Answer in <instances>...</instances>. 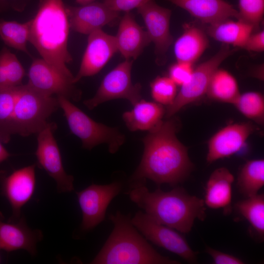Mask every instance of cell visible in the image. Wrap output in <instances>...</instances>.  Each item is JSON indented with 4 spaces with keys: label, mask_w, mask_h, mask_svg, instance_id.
<instances>
[{
    "label": "cell",
    "mask_w": 264,
    "mask_h": 264,
    "mask_svg": "<svg viewBox=\"0 0 264 264\" xmlns=\"http://www.w3.org/2000/svg\"><path fill=\"white\" fill-rule=\"evenodd\" d=\"M162 122L143 138L144 151L141 161L132 176L130 185L146 183V179L158 187L172 186L183 181L194 168L187 148L178 140V124L175 118Z\"/></svg>",
    "instance_id": "cell-1"
},
{
    "label": "cell",
    "mask_w": 264,
    "mask_h": 264,
    "mask_svg": "<svg viewBox=\"0 0 264 264\" xmlns=\"http://www.w3.org/2000/svg\"><path fill=\"white\" fill-rule=\"evenodd\" d=\"M129 195L153 220L182 233L191 231L196 219L203 221L206 217L204 200L190 195L182 187L165 192L158 187L150 192L145 184H138Z\"/></svg>",
    "instance_id": "cell-2"
},
{
    "label": "cell",
    "mask_w": 264,
    "mask_h": 264,
    "mask_svg": "<svg viewBox=\"0 0 264 264\" xmlns=\"http://www.w3.org/2000/svg\"><path fill=\"white\" fill-rule=\"evenodd\" d=\"M69 29L63 0H40L31 19L29 42L48 64L73 81L74 76L66 66L72 61L67 48Z\"/></svg>",
    "instance_id": "cell-3"
},
{
    "label": "cell",
    "mask_w": 264,
    "mask_h": 264,
    "mask_svg": "<svg viewBox=\"0 0 264 264\" xmlns=\"http://www.w3.org/2000/svg\"><path fill=\"white\" fill-rule=\"evenodd\" d=\"M113 229L92 264H178L161 255L137 231L131 215L117 211L109 216Z\"/></svg>",
    "instance_id": "cell-4"
},
{
    "label": "cell",
    "mask_w": 264,
    "mask_h": 264,
    "mask_svg": "<svg viewBox=\"0 0 264 264\" xmlns=\"http://www.w3.org/2000/svg\"><path fill=\"white\" fill-rule=\"evenodd\" d=\"M59 107L57 97L43 93L27 84L18 86L13 112V134L26 137L37 134Z\"/></svg>",
    "instance_id": "cell-5"
},
{
    "label": "cell",
    "mask_w": 264,
    "mask_h": 264,
    "mask_svg": "<svg viewBox=\"0 0 264 264\" xmlns=\"http://www.w3.org/2000/svg\"><path fill=\"white\" fill-rule=\"evenodd\" d=\"M57 97L71 132L81 140L83 148L90 150L106 144L109 152L114 154L124 143L125 136L117 128L94 121L71 100L63 96Z\"/></svg>",
    "instance_id": "cell-6"
},
{
    "label": "cell",
    "mask_w": 264,
    "mask_h": 264,
    "mask_svg": "<svg viewBox=\"0 0 264 264\" xmlns=\"http://www.w3.org/2000/svg\"><path fill=\"white\" fill-rule=\"evenodd\" d=\"M236 49L227 44L222 45L213 57L194 69L189 81L181 86L172 104L167 107L165 116L172 117L184 106L196 101L206 93L210 79L220 65Z\"/></svg>",
    "instance_id": "cell-7"
},
{
    "label": "cell",
    "mask_w": 264,
    "mask_h": 264,
    "mask_svg": "<svg viewBox=\"0 0 264 264\" xmlns=\"http://www.w3.org/2000/svg\"><path fill=\"white\" fill-rule=\"evenodd\" d=\"M132 61L125 60L109 72L94 96L84 101V105L92 110L111 100L125 99L133 105L141 99V85L132 81Z\"/></svg>",
    "instance_id": "cell-8"
},
{
    "label": "cell",
    "mask_w": 264,
    "mask_h": 264,
    "mask_svg": "<svg viewBox=\"0 0 264 264\" xmlns=\"http://www.w3.org/2000/svg\"><path fill=\"white\" fill-rule=\"evenodd\" d=\"M57 125L48 122L37 134V147L35 154L40 166L56 182L59 192L74 190V177L65 171L60 151L54 132Z\"/></svg>",
    "instance_id": "cell-9"
},
{
    "label": "cell",
    "mask_w": 264,
    "mask_h": 264,
    "mask_svg": "<svg viewBox=\"0 0 264 264\" xmlns=\"http://www.w3.org/2000/svg\"><path fill=\"white\" fill-rule=\"evenodd\" d=\"M131 221L146 240L188 262H197V253L191 249L185 238L175 229L154 221L141 211L135 213Z\"/></svg>",
    "instance_id": "cell-10"
},
{
    "label": "cell",
    "mask_w": 264,
    "mask_h": 264,
    "mask_svg": "<svg viewBox=\"0 0 264 264\" xmlns=\"http://www.w3.org/2000/svg\"><path fill=\"white\" fill-rule=\"evenodd\" d=\"M122 189V184L115 181L106 185L93 183L81 191L76 192L82 213V230H90L105 220L109 205Z\"/></svg>",
    "instance_id": "cell-11"
},
{
    "label": "cell",
    "mask_w": 264,
    "mask_h": 264,
    "mask_svg": "<svg viewBox=\"0 0 264 264\" xmlns=\"http://www.w3.org/2000/svg\"><path fill=\"white\" fill-rule=\"evenodd\" d=\"M28 78V85L45 94L63 96L74 101L81 98L82 92L72 80L60 73L42 58L33 61Z\"/></svg>",
    "instance_id": "cell-12"
},
{
    "label": "cell",
    "mask_w": 264,
    "mask_h": 264,
    "mask_svg": "<svg viewBox=\"0 0 264 264\" xmlns=\"http://www.w3.org/2000/svg\"><path fill=\"white\" fill-rule=\"evenodd\" d=\"M137 9L144 20L151 42L154 44L156 63L158 65H163L166 53L174 40L170 31L172 11L158 5L154 0Z\"/></svg>",
    "instance_id": "cell-13"
},
{
    "label": "cell",
    "mask_w": 264,
    "mask_h": 264,
    "mask_svg": "<svg viewBox=\"0 0 264 264\" xmlns=\"http://www.w3.org/2000/svg\"><path fill=\"white\" fill-rule=\"evenodd\" d=\"M115 37L102 29L88 35V44L77 74L74 76V84L85 77L98 73L118 52Z\"/></svg>",
    "instance_id": "cell-14"
},
{
    "label": "cell",
    "mask_w": 264,
    "mask_h": 264,
    "mask_svg": "<svg viewBox=\"0 0 264 264\" xmlns=\"http://www.w3.org/2000/svg\"><path fill=\"white\" fill-rule=\"evenodd\" d=\"M65 9L70 28L86 35L113 22L120 13L103 2L94 1L79 6L65 5Z\"/></svg>",
    "instance_id": "cell-15"
},
{
    "label": "cell",
    "mask_w": 264,
    "mask_h": 264,
    "mask_svg": "<svg viewBox=\"0 0 264 264\" xmlns=\"http://www.w3.org/2000/svg\"><path fill=\"white\" fill-rule=\"evenodd\" d=\"M35 164L13 171L1 181V190L12 209L9 220L21 218L22 207L32 197L36 186Z\"/></svg>",
    "instance_id": "cell-16"
},
{
    "label": "cell",
    "mask_w": 264,
    "mask_h": 264,
    "mask_svg": "<svg viewBox=\"0 0 264 264\" xmlns=\"http://www.w3.org/2000/svg\"><path fill=\"white\" fill-rule=\"evenodd\" d=\"M250 122L228 125L217 132L208 141L207 162L229 157L239 151L255 131Z\"/></svg>",
    "instance_id": "cell-17"
},
{
    "label": "cell",
    "mask_w": 264,
    "mask_h": 264,
    "mask_svg": "<svg viewBox=\"0 0 264 264\" xmlns=\"http://www.w3.org/2000/svg\"><path fill=\"white\" fill-rule=\"evenodd\" d=\"M42 238V231L30 229L23 217L15 221H5L0 211V249L7 252L23 249L34 255L37 242Z\"/></svg>",
    "instance_id": "cell-18"
},
{
    "label": "cell",
    "mask_w": 264,
    "mask_h": 264,
    "mask_svg": "<svg viewBox=\"0 0 264 264\" xmlns=\"http://www.w3.org/2000/svg\"><path fill=\"white\" fill-rule=\"evenodd\" d=\"M118 50L125 60L136 59L151 41L147 31L136 22L131 12L121 18L116 35Z\"/></svg>",
    "instance_id": "cell-19"
},
{
    "label": "cell",
    "mask_w": 264,
    "mask_h": 264,
    "mask_svg": "<svg viewBox=\"0 0 264 264\" xmlns=\"http://www.w3.org/2000/svg\"><path fill=\"white\" fill-rule=\"evenodd\" d=\"M185 10L192 16L209 25L235 18L239 13L234 6L224 0H166Z\"/></svg>",
    "instance_id": "cell-20"
},
{
    "label": "cell",
    "mask_w": 264,
    "mask_h": 264,
    "mask_svg": "<svg viewBox=\"0 0 264 264\" xmlns=\"http://www.w3.org/2000/svg\"><path fill=\"white\" fill-rule=\"evenodd\" d=\"M233 175L225 167L217 168L206 183L204 203L212 209H222L227 214L231 212L232 185Z\"/></svg>",
    "instance_id": "cell-21"
},
{
    "label": "cell",
    "mask_w": 264,
    "mask_h": 264,
    "mask_svg": "<svg viewBox=\"0 0 264 264\" xmlns=\"http://www.w3.org/2000/svg\"><path fill=\"white\" fill-rule=\"evenodd\" d=\"M133 109L124 112L123 119L132 131L152 130L162 121L166 110L156 102L140 99L133 105Z\"/></svg>",
    "instance_id": "cell-22"
},
{
    "label": "cell",
    "mask_w": 264,
    "mask_h": 264,
    "mask_svg": "<svg viewBox=\"0 0 264 264\" xmlns=\"http://www.w3.org/2000/svg\"><path fill=\"white\" fill-rule=\"evenodd\" d=\"M206 33L201 29L186 25L182 34L174 45V53L177 62L193 64L208 46Z\"/></svg>",
    "instance_id": "cell-23"
},
{
    "label": "cell",
    "mask_w": 264,
    "mask_h": 264,
    "mask_svg": "<svg viewBox=\"0 0 264 264\" xmlns=\"http://www.w3.org/2000/svg\"><path fill=\"white\" fill-rule=\"evenodd\" d=\"M253 30V27L247 23L229 19L210 24L207 33L216 41L242 48Z\"/></svg>",
    "instance_id": "cell-24"
},
{
    "label": "cell",
    "mask_w": 264,
    "mask_h": 264,
    "mask_svg": "<svg viewBox=\"0 0 264 264\" xmlns=\"http://www.w3.org/2000/svg\"><path fill=\"white\" fill-rule=\"evenodd\" d=\"M206 94L213 100L234 105L240 93L234 77L227 71L218 68L210 79Z\"/></svg>",
    "instance_id": "cell-25"
},
{
    "label": "cell",
    "mask_w": 264,
    "mask_h": 264,
    "mask_svg": "<svg viewBox=\"0 0 264 264\" xmlns=\"http://www.w3.org/2000/svg\"><path fill=\"white\" fill-rule=\"evenodd\" d=\"M237 185L240 192L247 198L257 195L264 185V160L247 161L240 171Z\"/></svg>",
    "instance_id": "cell-26"
},
{
    "label": "cell",
    "mask_w": 264,
    "mask_h": 264,
    "mask_svg": "<svg viewBox=\"0 0 264 264\" xmlns=\"http://www.w3.org/2000/svg\"><path fill=\"white\" fill-rule=\"evenodd\" d=\"M31 20L19 23L0 20V37L4 43L12 48L30 55L27 48L29 42Z\"/></svg>",
    "instance_id": "cell-27"
},
{
    "label": "cell",
    "mask_w": 264,
    "mask_h": 264,
    "mask_svg": "<svg viewBox=\"0 0 264 264\" xmlns=\"http://www.w3.org/2000/svg\"><path fill=\"white\" fill-rule=\"evenodd\" d=\"M17 87H0V140L7 143L13 133V112Z\"/></svg>",
    "instance_id": "cell-28"
},
{
    "label": "cell",
    "mask_w": 264,
    "mask_h": 264,
    "mask_svg": "<svg viewBox=\"0 0 264 264\" xmlns=\"http://www.w3.org/2000/svg\"><path fill=\"white\" fill-rule=\"evenodd\" d=\"M237 211L250 224L261 237L264 235V196L258 194L235 204Z\"/></svg>",
    "instance_id": "cell-29"
},
{
    "label": "cell",
    "mask_w": 264,
    "mask_h": 264,
    "mask_svg": "<svg viewBox=\"0 0 264 264\" xmlns=\"http://www.w3.org/2000/svg\"><path fill=\"white\" fill-rule=\"evenodd\" d=\"M243 115L257 123L264 120V98L258 92L250 91L240 94L234 104Z\"/></svg>",
    "instance_id": "cell-30"
},
{
    "label": "cell",
    "mask_w": 264,
    "mask_h": 264,
    "mask_svg": "<svg viewBox=\"0 0 264 264\" xmlns=\"http://www.w3.org/2000/svg\"><path fill=\"white\" fill-rule=\"evenodd\" d=\"M176 86L169 77H157L151 84L153 98L163 106L170 105L177 94Z\"/></svg>",
    "instance_id": "cell-31"
},
{
    "label": "cell",
    "mask_w": 264,
    "mask_h": 264,
    "mask_svg": "<svg viewBox=\"0 0 264 264\" xmlns=\"http://www.w3.org/2000/svg\"><path fill=\"white\" fill-rule=\"evenodd\" d=\"M239 20L257 29L264 14V0H239Z\"/></svg>",
    "instance_id": "cell-32"
},
{
    "label": "cell",
    "mask_w": 264,
    "mask_h": 264,
    "mask_svg": "<svg viewBox=\"0 0 264 264\" xmlns=\"http://www.w3.org/2000/svg\"><path fill=\"white\" fill-rule=\"evenodd\" d=\"M4 58L8 86L17 87L22 84L24 68L16 56L7 48L1 50Z\"/></svg>",
    "instance_id": "cell-33"
},
{
    "label": "cell",
    "mask_w": 264,
    "mask_h": 264,
    "mask_svg": "<svg viewBox=\"0 0 264 264\" xmlns=\"http://www.w3.org/2000/svg\"><path fill=\"white\" fill-rule=\"evenodd\" d=\"M193 70L192 64L177 62L170 67L169 77L176 85L181 86L189 81Z\"/></svg>",
    "instance_id": "cell-34"
},
{
    "label": "cell",
    "mask_w": 264,
    "mask_h": 264,
    "mask_svg": "<svg viewBox=\"0 0 264 264\" xmlns=\"http://www.w3.org/2000/svg\"><path fill=\"white\" fill-rule=\"evenodd\" d=\"M150 0H104L103 3L110 9L117 12H130Z\"/></svg>",
    "instance_id": "cell-35"
},
{
    "label": "cell",
    "mask_w": 264,
    "mask_h": 264,
    "mask_svg": "<svg viewBox=\"0 0 264 264\" xmlns=\"http://www.w3.org/2000/svg\"><path fill=\"white\" fill-rule=\"evenodd\" d=\"M206 252L212 258L216 264H242L244 262L240 259L232 255L225 253L208 246L206 247Z\"/></svg>",
    "instance_id": "cell-36"
},
{
    "label": "cell",
    "mask_w": 264,
    "mask_h": 264,
    "mask_svg": "<svg viewBox=\"0 0 264 264\" xmlns=\"http://www.w3.org/2000/svg\"><path fill=\"white\" fill-rule=\"evenodd\" d=\"M242 48L250 51H263L264 50V30L254 34L251 33L247 38Z\"/></svg>",
    "instance_id": "cell-37"
},
{
    "label": "cell",
    "mask_w": 264,
    "mask_h": 264,
    "mask_svg": "<svg viewBox=\"0 0 264 264\" xmlns=\"http://www.w3.org/2000/svg\"><path fill=\"white\" fill-rule=\"evenodd\" d=\"M27 0H0V12L9 8L21 11L24 9Z\"/></svg>",
    "instance_id": "cell-38"
},
{
    "label": "cell",
    "mask_w": 264,
    "mask_h": 264,
    "mask_svg": "<svg viewBox=\"0 0 264 264\" xmlns=\"http://www.w3.org/2000/svg\"><path fill=\"white\" fill-rule=\"evenodd\" d=\"M0 87H8L5 63L3 54L0 52Z\"/></svg>",
    "instance_id": "cell-39"
},
{
    "label": "cell",
    "mask_w": 264,
    "mask_h": 264,
    "mask_svg": "<svg viewBox=\"0 0 264 264\" xmlns=\"http://www.w3.org/2000/svg\"><path fill=\"white\" fill-rule=\"evenodd\" d=\"M10 155V154L4 148L0 140V163L6 160Z\"/></svg>",
    "instance_id": "cell-40"
},
{
    "label": "cell",
    "mask_w": 264,
    "mask_h": 264,
    "mask_svg": "<svg viewBox=\"0 0 264 264\" xmlns=\"http://www.w3.org/2000/svg\"><path fill=\"white\" fill-rule=\"evenodd\" d=\"M95 0H76V2L80 5L86 4L92 1Z\"/></svg>",
    "instance_id": "cell-41"
}]
</instances>
